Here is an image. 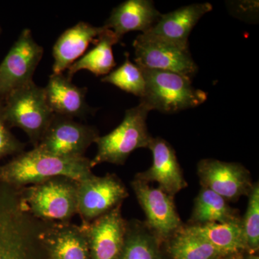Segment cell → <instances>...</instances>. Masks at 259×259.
<instances>
[{
  "label": "cell",
  "mask_w": 259,
  "mask_h": 259,
  "mask_svg": "<svg viewBox=\"0 0 259 259\" xmlns=\"http://www.w3.org/2000/svg\"><path fill=\"white\" fill-rule=\"evenodd\" d=\"M47 223L30 212L20 190L0 182V259H50Z\"/></svg>",
  "instance_id": "1"
},
{
  "label": "cell",
  "mask_w": 259,
  "mask_h": 259,
  "mask_svg": "<svg viewBox=\"0 0 259 259\" xmlns=\"http://www.w3.org/2000/svg\"><path fill=\"white\" fill-rule=\"evenodd\" d=\"M92 168L91 159L85 156L60 157L35 147L0 166V182L19 190L57 177L79 182L93 174Z\"/></svg>",
  "instance_id": "2"
},
{
  "label": "cell",
  "mask_w": 259,
  "mask_h": 259,
  "mask_svg": "<svg viewBox=\"0 0 259 259\" xmlns=\"http://www.w3.org/2000/svg\"><path fill=\"white\" fill-rule=\"evenodd\" d=\"M141 69L146 82L141 101L151 110L176 113L198 107L207 100V94L194 88L190 78L171 71Z\"/></svg>",
  "instance_id": "3"
},
{
  "label": "cell",
  "mask_w": 259,
  "mask_h": 259,
  "mask_svg": "<svg viewBox=\"0 0 259 259\" xmlns=\"http://www.w3.org/2000/svg\"><path fill=\"white\" fill-rule=\"evenodd\" d=\"M150 107L140 101L139 105L126 110L123 120L110 134L99 136L96 156L92 167L102 163L123 165L135 150L148 148L152 136L148 133L147 117Z\"/></svg>",
  "instance_id": "4"
},
{
  "label": "cell",
  "mask_w": 259,
  "mask_h": 259,
  "mask_svg": "<svg viewBox=\"0 0 259 259\" xmlns=\"http://www.w3.org/2000/svg\"><path fill=\"white\" fill-rule=\"evenodd\" d=\"M77 181L66 177L20 189L22 198L32 215L49 223H70L77 214Z\"/></svg>",
  "instance_id": "5"
},
{
  "label": "cell",
  "mask_w": 259,
  "mask_h": 259,
  "mask_svg": "<svg viewBox=\"0 0 259 259\" xmlns=\"http://www.w3.org/2000/svg\"><path fill=\"white\" fill-rule=\"evenodd\" d=\"M0 107L8 127L23 130L33 148L38 145L54 115L48 105L44 88L34 81L12 92Z\"/></svg>",
  "instance_id": "6"
},
{
  "label": "cell",
  "mask_w": 259,
  "mask_h": 259,
  "mask_svg": "<svg viewBox=\"0 0 259 259\" xmlns=\"http://www.w3.org/2000/svg\"><path fill=\"white\" fill-rule=\"evenodd\" d=\"M136 65L141 68L171 71L192 78L197 74V65L189 47H184L152 34L141 33L133 44Z\"/></svg>",
  "instance_id": "7"
},
{
  "label": "cell",
  "mask_w": 259,
  "mask_h": 259,
  "mask_svg": "<svg viewBox=\"0 0 259 259\" xmlns=\"http://www.w3.org/2000/svg\"><path fill=\"white\" fill-rule=\"evenodd\" d=\"M44 49L32 37L30 29H24L0 63V103L15 90L28 84L41 61Z\"/></svg>",
  "instance_id": "8"
},
{
  "label": "cell",
  "mask_w": 259,
  "mask_h": 259,
  "mask_svg": "<svg viewBox=\"0 0 259 259\" xmlns=\"http://www.w3.org/2000/svg\"><path fill=\"white\" fill-rule=\"evenodd\" d=\"M128 197L125 185L117 175L92 174L78 182L77 214L81 224H88L122 204Z\"/></svg>",
  "instance_id": "9"
},
{
  "label": "cell",
  "mask_w": 259,
  "mask_h": 259,
  "mask_svg": "<svg viewBox=\"0 0 259 259\" xmlns=\"http://www.w3.org/2000/svg\"><path fill=\"white\" fill-rule=\"evenodd\" d=\"M99 136L93 126L54 114L36 148L60 157L82 158Z\"/></svg>",
  "instance_id": "10"
},
{
  "label": "cell",
  "mask_w": 259,
  "mask_h": 259,
  "mask_svg": "<svg viewBox=\"0 0 259 259\" xmlns=\"http://www.w3.org/2000/svg\"><path fill=\"white\" fill-rule=\"evenodd\" d=\"M131 187L144 209L148 226L158 239H170L183 227L174 202L175 197L136 179Z\"/></svg>",
  "instance_id": "11"
},
{
  "label": "cell",
  "mask_w": 259,
  "mask_h": 259,
  "mask_svg": "<svg viewBox=\"0 0 259 259\" xmlns=\"http://www.w3.org/2000/svg\"><path fill=\"white\" fill-rule=\"evenodd\" d=\"M197 174L203 188L212 190L228 202L248 196L253 185L250 172L238 163L206 158L199 162Z\"/></svg>",
  "instance_id": "12"
},
{
  "label": "cell",
  "mask_w": 259,
  "mask_h": 259,
  "mask_svg": "<svg viewBox=\"0 0 259 259\" xmlns=\"http://www.w3.org/2000/svg\"><path fill=\"white\" fill-rule=\"evenodd\" d=\"M121 205L88 224H81L86 233L91 259H119L123 248L127 222Z\"/></svg>",
  "instance_id": "13"
},
{
  "label": "cell",
  "mask_w": 259,
  "mask_h": 259,
  "mask_svg": "<svg viewBox=\"0 0 259 259\" xmlns=\"http://www.w3.org/2000/svg\"><path fill=\"white\" fill-rule=\"evenodd\" d=\"M148 148L152 153V166L137 174L135 179L148 184L157 182L161 190L175 197L187 186L175 150L160 137L152 138Z\"/></svg>",
  "instance_id": "14"
},
{
  "label": "cell",
  "mask_w": 259,
  "mask_h": 259,
  "mask_svg": "<svg viewBox=\"0 0 259 259\" xmlns=\"http://www.w3.org/2000/svg\"><path fill=\"white\" fill-rule=\"evenodd\" d=\"M44 88L48 105L55 115L84 118L95 112L87 103L88 89L76 86L63 73L51 74Z\"/></svg>",
  "instance_id": "15"
},
{
  "label": "cell",
  "mask_w": 259,
  "mask_h": 259,
  "mask_svg": "<svg viewBox=\"0 0 259 259\" xmlns=\"http://www.w3.org/2000/svg\"><path fill=\"white\" fill-rule=\"evenodd\" d=\"M161 13L150 0H127L112 10L103 25L121 40L129 32L146 33L156 25Z\"/></svg>",
  "instance_id": "16"
},
{
  "label": "cell",
  "mask_w": 259,
  "mask_h": 259,
  "mask_svg": "<svg viewBox=\"0 0 259 259\" xmlns=\"http://www.w3.org/2000/svg\"><path fill=\"white\" fill-rule=\"evenodd\" d=\"M44 241L50 259H91L82 226L71 223H48Z\"/></svg>",
  "instance_id": "17"
},
{
  "label": "cell",
  "mask_w": 259,
  "mask_h": 259,
  "mask_svg": "<svg viewBox=\"0 0 259 259\" xmlns=\"http://www.w3.org/2000/svg\"><path fill=\"white\" fill-rule=\"evenodd\" d=\"M105 29L104 26L95 27L85 22H79L65 30L53 47V74H61L74 64Z\"/></svg>",
  "instance_id": "18"
},
{
  "label": "cell",
  "mask_w": 259,
  "mask_h": 259,
  "mask_svg": "<svg viewBox=\"0 0 259 259\" xmlns=\"http://www.w3.org/2000/svg\"><path fill=\"white\" fill-rule=\"evenodd\" d=\"M212 10L210 3H196L162 14L148 33L166 39L184 47H189L188 38L192 29L203 15Z\"/></svg>",
  "instance_id": "19"
},
{
  "label": "cell",
  "mask_w": 259,
  "mask_h": 259,
  "mask_svg": "<svg viewBox=\"0 0 259 259\" xmlns=\"http://www.w3.org/2000/svg\"><path fill=\"white\" fill-rule=\"evenodd\" d=\"M120 41L112 30L105 28L97 37L93 49L68 68L66 76L71 79L81 70H88L97 76L108 74L116 66L112 47Z\"/></svg>",
  "instance_id": "20"
},
{
  "label": "cell",
  "mask_w": 259,
  "mask_h": 259,
  "mask_svg": "<svg viewBox=\"0 0 259 259\" xmlns=\"http://www.w3.org/2000/svg\"><path fill=\"white\" fill-rule=\"evenodd\" d=\"M190 227L208 241L223 257L247 250L241 218L229 223Z\"/></svg>",
  "instance_id": "21"
},
{
  "label": "cell",
  "mask_w": 259,
  "mask_h": 259,
  "mask_svg": "<svg viewBox=\"0 0 259 259\" xmlns=\"http://www.w3.org/2000/svg\"><path fill=\"white\" fill-rule=\"evenodd\" d=\"M238 219V211L232 208L228 201L212 190L202 187L194 200L191 218L192 226L229 223Z\"/></svg>",
  "instance_id": "22"
},
{
  "label": "cell",
  "mask_w": 259,
  "mask_h": 259,
  "mask_svg": "<svg viewBox=\"0 0 259 259\" xmlns=\"http://www.w3.org/2000/svg\"><path fill=\"white\" fill-rule=\"evenodd\" d=\"M168 251L174 259H219L223 255L190 226L182 228L170 238Z\"/></svg>",
  "instance_id": "23"
},
{
  "label": "cell",
  "mask_w": 259,
  "mask_h": 259,
  "mask_svg": "<svg viewBox=\"0 0 259 259\" xmlns=\"http://www.w3.org/2000/svg\"><path fill=\"white\" fill-rule=\"evenodd\" d=\"M119 259H161L158 238L139 223H127L125 243Z\"/></svg>",
  "instance_id": "24"
},
{
  "label": "cell",
  "mask_w": 259,
  "mask_h": 259,
  "mask_svg": "<svg viewBox=\"0 0 259 259\" xmlns=\"http://www.w3.org/2000/svg\"><path fill=\"white\" fill-rule=\"evenodd\" d=\"M125 56L123 64L102 78L101 81L111 83L122 91L142 98L146 88L142 70L131 62L128 53H125Z\"/></svg>",
  "instance_id": "25"
},
{
  "label": "cell",
  "mask_w": 259,
  "mask_h": 259,
  "mask_svg": "<svg viewBox=\"0 0 259 259\" xmlns=\"http://www.w3.org/2000/svg\"><path fill=\"white\" fill-rule=\"evenodd\" d=\"M248 197V207L242 220L247 250L255 252L259 248V185L253 183Z\"/></svg>",
  "instance_id": "26"
},
{
  "label": "cell",
  "mask_w": 259,
  "mask_h": 259,
  "mask_svg": "<svg viewBox=\"0 0 259 259\" xmlns=\"http://www.w3.org/2000/svg\"><path fill=\"white\" fill-rule=\"evenodd\" d=\"M25 148V144L12 134L3 118L0 107V160L12 155L16 156L23 152Z\"/></svg>",
  "instance_id": "27"
},
{
  "label": "cell",
  "mask_w": 259,
  "mask_h": 259,
  "mask_svg": "<svg viewBox=\"0 0 259 259\" xmlns=\"http://www.w3.org/2000/svg\"><path fill=\"white\" fill-rule=\"evenodd\" d=\"M248 259H259L258 256L256 255H253V256H250Z\"/></svg>",
  "instance_id": "28"
},
{
  "label": "cell",
  "mask_w": 259,
  "mask_h": 259,
  "mask_svg": "<svg viewBox=\"0 0 259 259\" xmlns=\"http://www.w3.org/2000/svg\"><path fill=\"white\" fill-rule=\"evenodd\" d=\"M2 33V28H1V25H0V35H1Z\"/></svg>",
  "instance_id": "29"
}]
</instances>
